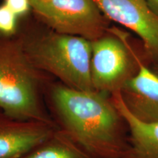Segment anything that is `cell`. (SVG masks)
Masks as SVG:
<instances>
[{
    "label": "cell",
    "mask_w": 158,
    "mask_h": 158,
    "mask_svg": "<svg viewBox=\"0 0 158 158\" xmlns=\"http://www.w3.org/2000/svg\"><path fill=\"white\" fill-rule=\"evenodd\" d=\"M51 100L58 127L94 157L122 158L127 152V124L110 95L58 84L51 89Z\"/></svg>",
    "instance_id": "obj_1"
},
{
    "label": "cell",
    "mask_w": 158,
    "mask_h": 158,
    "mask_svg": "<svg viewBox=\"0 0 158 158\" xmlns=\"http://www.w3.org/2000/svg\"><path fill=\"white\" fill-rule=\"evenodd\" d=\"M35 68L45 71L68 87L94 91L91 78L92 41L80 36L51 32L22 43Z\"/></svg>",
    "instance_id": "obj_2"
},
{
    "label": "cell",
    "mask_w": 158,
    "mask_h": 158,
    "mask_svg": "<svg viewBox=\"0 0 158 158\" xmlns=\"http://www.w3.org/2000/svg\"><path fill=\"white\" fill-rule=\"evenodd\" d=\"M39 72L22 43L0 41V110L19 119L56 124L41 105Z\"/></svg>",
    "instance_id": "obj_3"
},
{
    "label": "cell",
    "mask_w": 158,
    "mask_h": 158,
    "mask_svg": "<svg viewBox=\"0 0 158 158\" xmlns=\"http://www.w3.org/2000/svg\"><path fill=\"white\" fill-rule=\"evenodd\" d=\"M35 13L61 34L92 41L102 37L106 22L94 0H30Z\"/></svg>",
    "instance_id": "obj_4"
},
{
    "label": "cell",
    "mask_w": 158,
    "mask_h": 158,
    "mask_svg": "<svg viewBox=\"0 0 158 158\" xmlns=\"http://www.w3.org/2000/svg\"><path fill=\"white\" fill-rule=\"evenodd\" d=\"M122 40L102 36L92 41L91 78L95 91L108 95L121 92L138 72L140 58Z\"/></svg>",
    "instance_id": "obj_5"
},
{
    "label": "cell",
    "mask_w": 158,
    "mask_h": 158,
    "mask_svg": "<svg viewBox=\"0 0 158 158\" xmlns=\"http://www.w3.org/2000/svg\"><path fill=\"white\" fill-rule=\"evenodd\" d=\"M94 1L108 19L124 26L141 37L147 56L158 62V15L145 0Z\"/></svg>",
    "instance_id": "obj_6"
},
{
    "label": "cell",
    "mask_w": 158,
    "mask_h": 158,
    "mask_svg": "<svg viewBox=\"0 0 158 158\" xmlns=\"http://www.w3.org/2000/svg\"><path fill=\"white\" fill-rule=\"evenodd\" d=\"M57 127L54 124L11 117L0 110V158H23Z\"/></svg>",
    "instance_id": "obj_7"
},
{
    "label": "cell",
    "mask_w": 158,
    "mask_h": 158,
    "mask_svg": "<svg viewBox=\"0 0 158 158\" xmlns=\"http://www.w3.org/2000/svg\"><path fill=\"white\" fill-rule=\"evenodd\" d=\"M138 70L120 92L130 114L146 123L158 122V74L139 59Z\"/></svg>",
    "instance_id": "obj_8"
},
{
    "label": "cell",
    "mask_w": 158,
    "mask_h": 158,
    "mask_svg": "<svg viewBox=\"0 0 158 158\" xmlns=\"http://www.w3.org/2000/svg\"><path fill=\"white\" fill-rule=\"evenodd\" d=\"M110 98L124 118L129 134V148L122 158H158V122L146 123L134 117L120 92L112 94Z\"/></svg>",
    "instance_id": "obj_9"
},
{
    "label": "cell",
    "mask_w": 158,
    "mask_h": 158,
    "mask_svg": "<svg viewBox=\"0 0 158 158\" xmlns=\"http://www.w3.org/2000/svg\"><path fill=\"white\" fill-rule=\"evenodd\" d=\"M23 158H95L66 132L57 127L44 142Z\"/></svg>",
    "instance_id": "obj_10"
},
{
    "label": "cell",
    "mask_w": 158,
    "mask_h": 158,
    "mask_svg": "<svg viewBox=\"0 0 158 158\" xmlns=\"http://www.w3.org/2000/svg\"><path fill=\"white\" fill-rule=\"evenodd\" d=\"M17 17L5 4L0 6V33L5 35L14 34L16 30Z\"/></svg>",
    "instance_id": "obj_11"
},
{
    "label": "cell",
    "mask_w": 158,
    "mask_h": 158,
    "mask_svg": "<svg viewBox=\"0 0 158 158\" xmlns=\"http://www.w3.org/2000/svg\"><path fill=\"white\" fill-rule=\"evenodd\" d=\"M5 4L17 16L26 14L31 7L30 0H5Z\"/></svg>",
    "instance_id": "obj_12"
},
{
    "label": "cell",
    "mask_w": 158,
    "mask_h": 158,
    "mask_svg": "<svg viewBox=\"0 0 158 158\" xmlns=\"http://www.w3.org/2000/svg\"><path fill=\"white\" fill-rule=\"evenodd\" d=\"M151 9L158 15V0H145Z\"/></svg>",
    "instance_id": "obj_13"
},
{
    "label": "cell",
    "mask_w": 158,
    "mask_h": 158,
    "mask_svg": "<svg viewBox=\"0 0 158 158\" xmlns=\"http://www.w3.org/2000/svg\"><path fill=\"white\" fill-rule=\"evenodd\" d=\"M155 71L156 73H157L158 74V64H157V66L155 67Z\"/></svg>",
    "instance_id": "obj_14"
}]
</instances>
